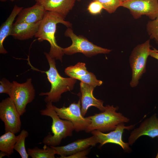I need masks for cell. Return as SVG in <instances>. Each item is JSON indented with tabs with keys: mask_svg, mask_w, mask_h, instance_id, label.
Wrapping results in <instances>:
<instances>
[{
	"mask_svg": "<svg viewBox=\"0 0 158 158\" xmlns=\"http://www.w3.org/2000/svg\"><path fill=\"white\" fill-rule=\"evenodd\" d=\"M59 23L62 24L67 28L72 27L71 24L65 20V18L59 14L46 11L35 37L40 42L45 40L48 42L50 45L49 55L52 58L61 62L64 54L63 48L57 44L55 37L56 25Z\"/></svg>",
	"mask_w": 158,
	"mask_h": 158,
	"instance_id": "obj_1",
	"label": "cell"
},
{
	"mask_svg": "<svg viewBox=\"0 0 158 158\" xmlns=\"http://www.w3.org/2000/svg\"><path fill=\"white\" fill-rule=\"evenodd\" d=\"M44 54L49 66V70L44 72L51 83V88L49 92H41L39 95L46 96L44 101L47 103L49 102H56L61 98L62 94L73 89L77 79L71 77L61 76L56 68L55 59L52 58L49 53L45 52Z\"/></svg>",
	"mask_w": 158,
	"mask_h": 158,
	"instance_id": "obj_2",
	"label": "cell"
},
{
	"mask_svg": "<svg viewBox=\"0 0 158 158\" xmlns=\"http://www.w3.org/2000/svg\"><path fill=\"white\" fill-rule=\"evenodd\" d=\"M52 103L47 102L46 108L40 111L41 115L49 116L52 119L51 130L53 135L48 134L44 138L42 143L48 146H56L61 144L63 139L72 136L74 128L71 121L59 117L54 109Z\"/></svg>",
	"mask_w": 158,
	"mask_h": 158,
	"instance_id": "obj_3",
	"label": "cell"
},
{
	"mask_svg": "<svg viewBox=\"0 0 158 158\" xmlns=\"http://www.w3.org/2000/svg\"><path fill=\"white\" fill-rule=\"evenodd\" d=\"M104 111L90 116L91 123L85 131L90 133L94 130L102 132L114 130L117 126L121 123L129 122L130 119L121 113L116 111L118 107L113 105H106Z\"/></svg>",
	"mask_w": 158,
	"mask_h": 158,
	"instance_id": "obj_4",
	"label": "cell"
},
{
	"mask_svg": "<svg viewBox=\"0 0 158 158\" xmlns=\"http://www.w3.org/2000/svg\"><path fill=\"white\" fill-rule=\"evenodd\" d=\"M151 47L149 39L137 45L131 52L129 61L132 71L130 85L132 87L137 86L139 80L146 72L147 60L150 56Z\"/></svg>",
	"mask_w": 158,
	"mask_h": 158,
	"instance_id": "obj_5",
	"label": "cell"
},
{
	"mask_svg": "<svg viewBox=\"0 0 158 158\" xmlns=\"http://www.w3.org/2000/svg\"><path fill=\"white\" fill-rule=\"evenodd\" d=\"M64 35L70 37L72 41L70 46L63 48V53L66 55L81 53L86 56L90 57L99 54H108L111 51L94 44L83 36H77L70 28H68Z\"/></svg>",
	"mask_w": 158,
	"mask_h": 158,
	"instance_id": "obj_6",
	"label": "cell"
},
{
	"mask_svg": "<svg viewBox=\"0 0 158 158\" xmlns=\"http://www.w3.org/2000/svg\"><path fill=\"white\" fill-rule=\"evenodd\" d=\"M53 108L60 118L72 123L74 130L77 132L85 130L90 123V116L84 117L82 114L80 97L77 103L73 102L68 107L63 106L59 108L53 105Z\"/></svg>",
	"mask_w": 158,
	"mask_h": 158,
	"instance_id": "obj_7",
	"label": "cell"
},
{
	"mask_svg": "<svg viewBox=\"0 0 158 158\" xmlns=\"http://www.w3.org/2000/svg\"><path fill=\"white\" fill-rule=\"evenodd\" d=\"M13 85L11 98L14 102L20 116L25 112L27 104L32 102L35 99V91L32 84V79H27L26 81L20 83L13 81Z\"/></svg>",
	"mask_w": 158,
	"mask_h": 158,
	"instance_id": "obj_8",
	"label": "cell"
},
{
	"mask_svg": "<svg viewBox=\"0 0 158 158\" xmlns=\"http://www.w3.org/2000/svg\"><path fill=\"white\" fill-rule=\"evenodd\" d=\"M20 116L11 98H7L0 103V118L4 123L5 132L10 131L16 134L20 131Z\"/></svg>",
	"mask_w": 158,
	"mask_h": 158,
	"instance_id": "obj_9",
	"label": "cell"
},
{
	"mask_svg": "<svg viewBox=\"0 0 158 158\" xmlns=\"http://www.w3.org/2000/svg\"><path fill=\"white\" fill-rule=\"evenodd\" d=\"M121 6L129 9L135 19L145 15L153 20L158 16V0H128L122 2Z\"/></svg>",
	"mask_w": 158,
	"mask_h": 158,
	"instance_id": "obj_10",
	"label": "cell"
},
{
	"mask_svg": "<svg viewBox=\"0 0 158 158\" xmlns=\"http://www.w3.org/2000/svg\"><path fill=\"white\" fill-rule=\"evenodd\" d=\"M134 126V125L126 126L124 123H121L119 124L114 130L108 133H104L97 130H93L91 133L96 137L100 146L108 143L115 144L120 146L125 152L129 153L131 152L132 150L128 143L123 141L122 135L124 130H132Z\"/></svg>",
	"mask_w": 158,
	"mask_h": 158,
	"instance_id": "obj_11",
	"label": "cell"
},
{
	"mask_svg": "<svg viewBox=\"0 0 158 158\" xmlns=\"http://www.w3.org/2000/svg\"><path fill=\"white\" fill-rule=\"evenodd\" d=\"M143 135L152 138L158 137V118L156 114L144 120L139 127L131 131L128 138V143L132 146L136 140Z\"/></svg>",
	"mask_w": 158,
	"mask_h": 158,
	"instance_id": "obj_12",
	"label": "cell"
},
{
	"mask_svg": "<svg viewBox=\"0 0 158 158\" xmlns=\"http://www.w3.org/2000/svg\"><path fill=\"white\" fill-rule=\"evenodd\" d=\"M97 143H98L96 137L92 135L90 137L78 139L64 146H50L56 151V154L60 155V158H65L90 146H95Z\"/></svg>",
	"mask_w": 158,
	"mask_h": 158,
	"instance_id": "obj_13",
	"label": "cell"
},
{
	"mask_svg": "<svg viewBox=\"0 0 158 158\" xmlns=\"http://www.w3.org/2000/svg\"><path fill=\"white\" fill-rule=\"evenodd\" d=\"M65 74L70 77L80 80L95 87L101 85L103 82L97 80L92 73L87 69L85 63L78 62L75 65L70 66L65 68Z\"/></svg>",
	"mask_w": 158,
	"mask_h": 158,
	"instance_id": "obj_14",
	"label": "cell"
},
{
	"mask_svg": "<svg viewBox=\"0 0 158 158\" xmlns=\"http://www.w3.org/2000/svg\"><path fill=\"white\" fill-rule=\"evenodd\" d=\"M80 86L82 115L85 116L88 109L91 106L96 107L101 112L104 111L105 107L103 105V101L96 99L93 95V92L95 87L81 81Z\"/></svg>",
	"mask_w": 158,
	"mask_h": 158,
	"instance_id": "obj_15",
	"label": "cell"
},
{
	"mask_svg": "<svg viewBox=\"0 0 158 158\" xmlns=\"http://www.w3.org/2000/svg\"><path fill=\"white\" fill-rule=\"evenodd\" d=\"M46 11L40 4L36 2L33 6L22 9L18 14L16 22L35 24L42 21Z\"/></svg>",
	"mask_w": 158,
	"mask_h": 158,
	"instance_id": "obj_16",
	"label": "cell"
},
{
	"mask_svg": "<svg viewBox=\"0 0 158 158\" xmlns=\"http://www.w3.org/2000/svg\"><path fill=\"white\" fill-rule=\"evenodd\" d=\"M76 0H35L46 11L56 13L64 18L74 5Z\"/></svg>",
	"mask_w": 158,
	"mask_h": 158,
	"instance_id": "obj_17",
	"label": "cell"
},
{
	"mask_svg": "<svg viewBox=\"0 0 158 158\" xmlns=\"http://www.w3.org/2000/svg\"><path fill=\"white\" fill-rule=\"evenodd\" d=\"M41 22L35 24L15 22L13 24L11 35L20 40L32 38L37 32Z\"/></svg>",
	"mask_w": 158,
	"mask_h": 158,
	"instance_id": "obj_18",
	"label": "cell"
},
{
	"mask_svg": "<svg viewBox=\"0 0 158 158\" xmlns=\"http://www.w3.org/2000/svg\"><path fill=\"white\" fill-rule=\"evenodd\" d=\"M23 8L15 5L11 13L0 28V53L5 54L7 51L4 48L3 43L5 39L11 35L13 21L19 12Z\"/></svg>",
	"mask_w": 158,
	"mask_h": 158,
	"instance_id": "obj_19",
	"label": "cell"
},
{
	"mask_svg": "<svg viewBox=\"0 0 158 158\" xmlns=\"http://www.w3.org/2000/svg\"><path fill=\"white\" fill-rule=\"evenodd\" d=\"M16 141V136L11 132H5L0 137V150L5 152L9 155L13 152Z\"/></svg>",
	"mask_w": 158,
	"mask_h": 158,
	"instance_id": "obj_20",
	"label": "cell"
},
{
	"mask_svg": "<svg viewBox=\"0 0 158 158\" xmlns=\"http://www.w3.org/2000/svg\"><path fill=\"white\" fill-rule=\"evenodd\" d=\"M28 153L32 158H54L56 154V151L50 146L45 145L43 149L36 147L33 148H28Z\"/></svg>",
	"mask_w": 158,
	"mask_h": 158,
	"instance_id": "obj_21",
	"label": "cell"
},
{
	"mask_svg": "<svg viewBox=\"0 0 158 158\" xmlns=\"http://www.w3.org/2000/svg\"><path fill=\"white\" fill-rule=\"evenodd\" d=\"M28 135V132L23 129L20 134L16 136V141L14 147V150L20 154L22 158H28L29 155L26 151L25 141Z\"/></svg>",
	"mask_w": 158,
	"mask_h": 158,
	"instance_id": "obj_22",
	"label": "cell"
},
{
	"mask_svg": "<svg viewBox=\"0 0 158 158\" xmlns=\"http://www.w3.org/2000/svg\"><path fill=\"white\" fill-rule=\"evenodd\" d=\"M146 30L150 38L154 39L158 44V16L147 23Z\"/></svg>",
	"mask_w": 158,
	"mask_h": 158,
	"instance_id": "obj_23",
	"label": "cell"
},
{
	"mask_svg": "<svg viewBox=\"0 0 158 158\" xmlns=\"http://www.w3.org/2000/svg\"><path fill=\"white\" fill-rule=\"evenodd\" d=\"M92 0L99 2L102 5L103 9L110 13H114L118 7L121 6L122 3L120 0Z\"/></svg>",
	"mask_w": 158,
	"mask_h": 158,
	"instance_id": "obj_24",
	"label": "cell"
},
{
	"mask_svg": "<svg viewBox=\"0 0 158 158\" xmlns=\"http://www.w3.org/2000/svg\"><path fill=\"white\" fill-rule=\"evenodd\" d=\"M0 93H6L11 96L13 85V82H10L8 80L3 78L0 81Z\"/></svg>",
	"mask_w": 158,
	"mask_h": 158,
	"instance_id": "obj_25",
	"label": "cell"
},
{
	"mask_svg": "<svg viewBox=\"0 0 158 158\" xmlns=\"http://www.w3.org/2000/svg\"><path fill=\"white\" fill-rule=\"evenodd\" d=\"M103 9L102 4L97 1H92L88 6L87 10L89 12L93 15H96L100 13Z\"/></svg>",
	"mask_w": 158,
	"mask_h": 158,
	"instance_id": "obj_26",
	"label": "cell"
},
{
	"mask_svg": "<svg viewBox=\"0 0 158 158\" xmlns=\"http://www.w3.org/2000/svg\"><path fill=\"white\" fill-rule=\"evenodd\" d=\"M90 151V148H89L75 153L72 155L67 156L65 158H86V156L89 153Z\"/></svg>",
	"mask_w": 158,
	"mask_h": 158,
	"instance_id": "obj_27",
	"label": "cell"
},
{
	"mask_svg": "<svg viewBox=\"0 0 158 158\" xmlns=\"http://www.w3.org/2000/svg\"><path fill=\"white\" fill-rule=\"evenodd\" d=\"M150 56L158 60V52H156L153 50L150 49Z\"/></svg>",
	"mask_w": 158,
	"mask_h": 158,
	"instance_id": "obj_28",
	"label": "cell"
},
{
	"mask_svg": "<svg viewBox=\"0 0 158 158\" xmlns=\"http://www.w3.org/2000/svg\"><path fill=\"white\" fill-rule=\"evenodd\" d=\"M6 156L9 157V155L6 153L2 151H1L0 152V158H2Z\"/></svg>",
	"mask_w": 158,
	"mask_h": 158,
	"instance_id": "obj_29",
	"label": "cell"
},
{
	"mask_svg": "<svg viewBox=\"0 0 158 158\" xmlns=\"http://www.w3.org/2000/svg\"><path fill=\"white\" fill-rule=\"evenodd\" d=\"M120 0L121 2H124V1H127L128 0Z\"/></svg>",
	"mask_w": 158,
	"mask_h": 158,
	"instance_id": "obj_30",
	"label": "cell"
},
{
	"mask_svg": "<svg viewBox=\"0 0 158 158\" xmlns=\"http://www.w3.org/2000/svg\"><path fill=\"white\" fill-rule=\"evenodd\" d=\"M153 50L156 52H158V50H157L155 48H153Z\"/></svg>",
	"mask_w": 158,
	"mask_h": 158,
	"instance_id": "obj_31",
	"label": "cell"
},
{
	"mask_svg": "<svg viewBox=\"0 0 158 158\" xmlns=\"http://www.w3.org/2000/svg\"><path fill=\"white\" fill-rule=\"evenodd\" d=\"M1 1L4 2L6 1L7 0H0Z\"/></svg>",
	"mask_w": 158,
	"mask_h": 158,
	"instance_id": "obj_32",
	"label": "cell"
},
{
	"mask_svg": "<svg viewBox=\"0 0 158 158\" xmlns=\"http://www.w3.org/2000/svg\"><path fill=\"white\" fill-rule=\"evenodd\" d=\"M158 138V137H157ZM156 158H158V152H157V155L155 157Z\"/></svg>",
	"mask_w": 158,
	"mask_h": 158,
	"instance_id": "obj_33",
	"label": "cell"
},
{
	"mask_svg": "<svg viewBox=\"0 0 158 158\" xmlns=\"http://www.w3.org/2000/svg\"><path fill=\"white\" fill-rule=\"evenodd\" d=\"M10 0V1H18V0Z\"/></svg>",
	"mask_w": 158,
	"mask_h": 158,
	"instance_id": "obj_34",
	"label": "cell"
},
{
	"mask_svg": "<svg viewBox=\"0 0 158 158\" xmlns=\"http://www.w3.org/2000/svg\"><path fill=\"white\" fill-rule=\"evenodd\" d=\"M77 0V1H81V0Z\"/></svg>",
	"mask_w": 158,
	"mask_h": 158,
	"instance_id": "obj_35",
	"label": "cell"
}]
</instances>
